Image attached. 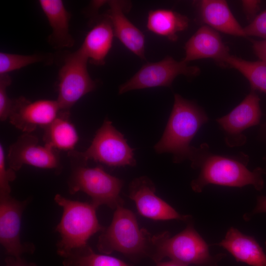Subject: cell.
<instances>
[{"label":"cell","instance_id":"29","mask_svg":"<svg viewBox=\"0 0 266 266\" xmlns=\"http://www.w3.org/2000/svg\"><path fill=\"white\" fill-rule=\"evenodd\" d=\"M242 8L247 18L253 20L260 9L261 1L258 0H244L241 1Z\"/></svg>","mask_w":266,"mask_h":266},{"label":"cell","instance_id":"15","mask_svg":"<svg viewBox=\"0 0 266 266\" xmlns=\"http://www.w3.org/2000/svg\"><path fill=\"white\" fill-rule=\"evenodd\" d=\"M188 63L201 59H212L223 65L230 55L229 48L225 44L217 31L207 25L201 26L187 41L184 47Z\"/></svg>","mask_w":266,"mask_h":266},{"label":"cell","instance_id":"30","mask_svg":"<svg viewBox=\"0 0 266 266\" xmlns=\"http://www.w3.org/2000/svg\"><path fill=\"white\" fill-rule=\"evenodd\" d=\"M261 213H266V196H261L257 197L255 207L250 213L245 214L244 218L245 220H250L253 215Z\"/></svg>","mask_w":266,"mask_h":266},{"label":"cell","instance_id":"3","mask_svg":"<svg viewBox=\"0 0 266 266\" xmlns=\"http://www.w3.org/2000/svg\"><path fill=\"white\" fill-rule=\"evenodd\" d=\"M56 203L63 208L60 222L56 227L60 239L57 244V252L63 258L89 245L88 240L105 228L97 218V206L90 202L67 199L57 194Z\"/></svg>","mask_w":266,"mask_h":266},{"label":"cell","instance_id":"16","mask_svg":"<svg viewBox=\"0 0 266 266\" xmlns=\"http://www.w3.org/2000/svg\"><path fill=\"white\" fill-rule=\"evenodd\" d=\"M107 3L109 9L106 15L112 24L114 35L132 52L145 59V36L125 16V2L113 0Z\"/></svg>","mask_w":266,"mask_h":266},{"label":"cell","instance_id":"20","mask_svg":"<svg viewBox=\"0 0 266 266\" xmlns=\"http://www.w3.org/2000/svg\"><path fill=\"white\" fill-rule=\"evenodd\" d=\"M40 6L52 29L49 43L55 48H69L74 40L69 33L70 14L61 0H40Z\"/></svg>","mask_w":266,"mask_h":266},{"label":"cell","instance_id":"19","mask_svg":"<svg viewBox=\"0 0 266 266\" xmlns=\"http://www.w3.org/2000/svg\"><path fill=\"white\" fill-rule=\"evenodd\" d=\"M114 36L112 24L106 15L87 33L77 51L92 64L103 65L112 46Z\"/></svg>","mask_w":266,"mask_h":266},{"label":"cell","instance_id":"25","mask_svg":"<svg viewBox=\"0 0 266 266\" xmlns=\"http://www.w3.org/2000/svg\"><path fill=\"white\" fill-rule=\"evenodd\" d=\"M53 57L49 55L34 54L20 55L0 52V75L8 74L9 72L19 69L36 63H50Z\"/></svg>","mask_w":266,"mask_h":266},{"label":"cell","instance_id":"8","mask_svg":"<svg viewBox=\"0 0 266 266\" xmlns=\"http://www.w3.org/2000/svg\"><path fill=\"white\" fill-rule=\"evenodd\" d=\"M88 61L77 50L66 57L58 75L57 100L61 111L70 113L79 99L96 88L87 70Z\"/></svg>","mask_w":266,"mask_h":266},{"label":"cell","instance_id":"11","mask_svg":"<svg viewBox=\"0 0 266 266\" xmlns=\"http://www.w3.org/2000/svg\"><path fill=\"white\" fill-rule=\"evenodd\" d=\"M7 159L9 167L15 171L24 165L57 171L61 169L57 150L39 145L38 138L31 133H24L10 146Z\"/></svg>","mask_w":266,"mask_h":266},{"label":"cell","instance_id":"33","mask_svg":"<svg viewBox=\"0 0 266 266\" xmlns=\"http://www.w3.org/2000/svg\"><path fill=\"white\" fill-rule=\"evenodd\" d=\"M156 266H190L172 260L167 262L161 261L156 263Z\"/></svg>","mask_w":266,"mask_h":266},{"label":"cell","instance_id":"4","mask_svg":"<svg viewBox=\"0 0 266 266\" xmlns=\"http://www.w3.org/2000/svg\"><path fill=\"white\" fill-rule=\"evenodd\" d=\"M226 256L224 253L211 255L207 244L190 222L184 230L173 236L167 231L152 235L149 257L156 263L168 257L189 266H218Z\"/></svg>","mask_w":266,"mask_h":266},{"label":"cell","instance_id":"5","mask_svg":"<svg viewBox=\"0 0 266 266\" xmlns=\"http://www.w3.org/2000/svg\"><path fill=\"white\" fill-rule=\"evenodd\" d=\"M152 236L146 229L139 228L133 212L119 206L115 209L110 225L99 237L97 247L104 254L116 251L138 259L150 256Z\"/></svg>","mask_w":266,"mask_h":266},{"label":"cell","instance_id":"9","mask_svg":"<svg viewBox=\"0 0 266 266\" xmlns=\"http://www.w3.org/2000/svg\"><path fill=\"white\" fill-rule=\"evenodd\" d=\"M200 73V68L191 66L183 60L178 61L166 56L154 63H148L129 80L119 87L120 95L138 89L156 87H170L174 79L179 75L195 77Z\"/></svg>","mask_w":266,"mask_h":266},{"label":"cell","instance_id":"10","mask_svg":"<svg viewBox=\"0 0 266 266\" xmlns=\"http://www.w3.org/2000/svg\"><path fill=\"white\" fill-rule=\"evenodd\" d=\"M28 202L0 193V243L9 256L19 257L34 251L33 244L22 243L20 239L22 216Z\"/></svg>","mask_w":266,"mask_h":266},{"label":"cell","instance_id":"12","mask_svg":"<svg viewBox=\"0 0 266 266\" xmlns=\"http://www.w3.org/2000/svg\"><path fill=\"white\" fill-rule=\"evenodd\" d=\"M155 192L154 184L145 176L135 178L129 186V197L135 202L140 215L155 221L191 222V216L180 214Z\"/></svg>","mask_w":266,"mask_h":266},{"label":"cell","instance_id":"14","mask_svg":"<svg viewBox=\"0 0 266 266\" xmlns=\"http://www.w3.org/2000/svg\"><path fill=\"white\" fill-rule=\"evenodd\" d=\"M260 101L258 95L252 90L229 113L217 119L228 134L226 140L229 144L236 136L239 140L242 138L245 141L242 132L259 124L262 115Z\"/></svg>","mask_w":266,"mask_h":266},{"label":"cell","instance_id":"7","mask_svg":"<svg viewBox=\"0 0 266 266\" xmlns=\"http://www.w3.org/2000/svg\"><path fill=\"white\" fill-rule=\"evenodd\" d=\"M68 156L86 163L93 160L110 166L136 165L133 149L108 120H104L90 146L84 152L71 151Z\"/></svg>","mask_w":266,"mask_h":266},{"label":"cell","instance_id":"23","mask_svg":"<svg viewBox=\"0 0 266 266\" xmlns=\"http://www.w3.org/2000/svg\"><path fill=\"white\" fill-rule=\"evenodd\" d=\"M223 65H228L240 72L249 82L252 91L266 93V62L249 61L234 55H229Z\"/></svg>","mask_w":266,"mask_h":266},{"label":"cell","instance_id":"26","mask_svg":"<svg viewBox=\"0 0 266 266\" xmlns=\"http://www.w3.org/2000/svg\"><path fill=\"white\" fill-rule=\"evenodd\" d=\"M11 79L8 74L0 75V119L4 121L8 118L14 100H11L7 93V88Z\"/></svg>","mask_w":266,"mask_h":266},{"label":"cell","instance_id":"1","mask_svg":"<svg viewBox=\"0 0 266 266\" xmlns=\"http://www.w3.org/2000/svg\"><path fill=\"white\" fill-rule=\"evenodd\" d=\"M190 161L193 168L200 169L198 177L191 183L196 193L201 192L209 184L236 187L252 185L258 191L264 187L263 169L249 170L246 167L247 156L228 157L212 154L208 145L202 144L197 148Z\"/></svg>","mask_w":266,"mask_h":266},{"label":"cell","instance_id":"28","mask_svg":"<svg viewBox=\"0 0 266 266\" xmlns=\"http://www.w3.org/2000/svg\"><path fill=\"white\" fill-rule=\"evenodd\" d=\"M243 29L246 37L254 36L266 39V9L257 15Z\"/></svg>","mask_w":266,"mask_h":266},{"label":"cell","instance_id":"13","mask_svg":"<svg viewBox=\"0 0 266 266\" xmlns=\"http://www.w3.org/2000/svg\"><path fill=\"white\" fill-rule=\"evenodd\" d=\"M61 109L57 100H40L31 101L24 97L14 100L8 117L9 122L24 133L37 127L44 128L58 116Z\"/></svg>","mask_w":266,"mask_h":266},{"label":"cell","instance_id":"27","mask_svg":"<svg viewBox=\"0 0 266 266\" xmlns=\"http://www.w3.org/2000/svg\"><path fill=\"white\" fill-rule=\"evenodd\" d=\"M15 170L10 167L7 168L3 146L0 145V193L10 194V182L15 180L16 175Z\"/></svg>","mask_w":266,"mask_h":266},{"label":"cell","instance_id":"2","mask_svg":"<svg viewBox=\"0 0 266 266\" xmlns=\"http://www.w3.org/2000/svg\"><path fill=\"white\" fill-rule=\"evenodd\" d=\"M208 120L206 113L195 102L174 94L170 115L161 139L154 146L155 151L171 153L174 163L190 160L196 149L190 142Z\"/></svg>","mask_w":266,"mask_h":266},{"label":"cell","instance_id":"22","mask_svg":"<svg viewBox=\"0 0 266 266\" xmlns=\"http://www.w3.org/2000/svg\"><path fill=\"white\" fill-rule=\"evenodd\" d=\"M69 114L60 111L57 118L43 128L45 144L57 150H73L78 141V135L69 121Z\"/></svg>","mask_w":266,"mask_h":266},{"label":"cell","instance_id":"6","mask_svg":"<svg viewBox=\"0 0 266 266\" xmlns=\"http://www.w3.org/2000/svg\"><path fill=\"white\" fill-rule=\"evenodd\" d=\"M74 165L68 181L70 194L83 192L99 207L105 205L112 209L124 206L120 192L123 181L107 173L100 166L89 167L87 163L71 158Z\"/></svg>","mask_w":266,"mask_h":266},{"label":"cell","instance_id":"21","mask_svg":"<svg viewBox=\"0 0 266 266\" xmlns=\"http://www.w3.org/2000/svg\"><path fill=\"white\" fill-rule=\"evenodd\" d=\"M189 24V20L185 15L172 10L159 9L149 12L146 26L154 33L175 41L177 33L185 30Z\"/></svg>","mask_w":266,"mask_h":266},{"label":"cell","instance_id":"17","mask_svg":"<svg viewBox=\"0 0 266 266\" xmlns=\"http://www.w3.org/2000/svg\"><path fill=\"white\" fill-rule=\"evenodd\" d=\"M217 245L230 253L237 262L251 266H266V254L257 240L231 227L226 236Z\"/></svg>","mask_w":266,"mask_h":266},{"label":"cell","instance_id":"32","mask_svg":"<svg viewBox=\"0 0 266 266\" xmlns=\"http://www.w3.org/2000/svg\"><path fill=\"white\" fill-rule=\"evenodd\" d=\"M5 266H35L33 263H29L23 259L21 256H9L5 259Z\"/></svg>","mask_w":266,"mask_h":266},{"label":"cell","instance_id":"24","mask_svg":"<svg viewBox=\"0 0 266 266\" xmlns=\"http://www.w3.org/2000/svg\"><path fill=\"white\" fill-rule=\"evenodd\" d=\"M64 266H129L117 258L95 253L87 247L74 252L64 258Z\"/></svg>","mask_w":266,"mask_h":266},{"label":"cell","instance_id":"34","mask_svg":"<svg viewBox=\"0 0 266 266\" xmlns=\"http://www.w3.org/2000/svg\"><path fill=\"white\" fill-rule=\"evenodd\" d=\"M265 245H266V241L265 242Z\"/></svg>","mask_w":266,"mask_h":266},{"label":"cell","instance_id":"18","mask_svg":"<svg viewBox=\"0 0 266 266\" xmlns=\"http://www.w3.org/2000/svg\"><path fill=\"white\" fill-rule=\"evenodd\" d=\"M198 7L200 19L206 25L226 34L246 37L226 0H202L198 2Z\"/></svg>","mask_w":266,"mask_h":266},{"label":"cell","instance_id":"31","mask_svg":"<svg viewBox=\"0 0 266 266\" xmlns=\"http://www.w3.org/2000/svg\"><path fill=\"white\" fill-rule=\"evenodd\" d=\"M252 48L260 60L266 62V39L263 40H251Z\"/></svg>","mask_w":266,"mask_h":266}]
</instances>
